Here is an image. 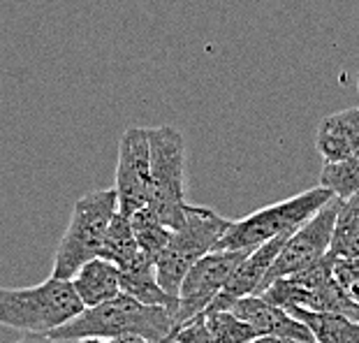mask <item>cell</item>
<instances>
[{"label":"cell","instance_id":"16","mask_svg":"<svg viewBox=\"0 0 359 343\" xmlns=\"http://www.w3.org/2000/svg\"><path fill=\"white\" fill-rule=\"evenodd\" d=\"M130 225H133L137 246H140L142 253L156 264L158 257L163 255V250L167 248V243H170L172 230L156 216V211L151 209L149 204L130 216Z\"/></svg>","mask_w":359,"mask_h":343},{"label":"cell","instance_id":"17","mask_svg":"<svg viewBox=\"0 0 359 343\" xmlns=\"http://www.w3.org/2000/svg\"><path fill=\"white\" fill-rule=\"evenodd\" d=\"M330 253L336 257H359V193L339 202Z\"/></svg>","mask_w":359,"mask_h":343},{"label":"cell","instance_id":"14","mask_svg":"<svg viewBox=\"0 0 359 343\" xmlns=\"http://www.w3.org/2000/svg\"><path fill=\"white\" fill-rule=\"evenodd\" d=\"M121 290L144 304H151V307H167V309H172L174 314L179 311V300L167 295L163 288H160L158 276H156V264L144 253L137 257L133 264L121 269Z\"/></svg>","mask_w":359,"mask_h":343},{"label":"cell","instance_id":"3","mask_svg":"<svg viewBox=\"0 0 359 343\" xmlns=\"http://www.w3.org/2000/svg\"><path fill=\"white\" fill-rule=\"evenodd\" d=\"M116 211V188L93 190V193L79 197L72 209L70 225H67L63 239L58 243L56 257H53V278L72 281L83 264L100 257L107 232H109Z\"/></svg>","mask_w":359,"mask_h":343},{"label":"cell","instance_id":"24","mask_svg":"<svg viewBox=\"0 0 359 343\" xmlns=\"http://www.w3.org/2000/svg\"><path fill=\"white\" fill-rule=\"evenodd\" d=\"M111 343H151L149 339L140 337V334H121L116 339H109Z\"/></svg>","mask_w":359,"mask_h":343},{"label":"cell","instance_id":"21","mask_svg":"<svg viewBox=\"0 0 359 343\" xmlns=\"http://www.w3.org/2000/svg\"><path fill=\"white\" fill-rule=\"evenodd\" d=\"M334 281L339 283L343 295L359 307V257H336Z\"/></svg>","mask_w":359,"mask_h":343},{"label":"cell","instance_id":"4","mask_svg":"<svg viewBox=\"0 0 359 343\" xmlns=\"http://www.w3.org/2000/svg\"><path fill=\"white\" fill-rule=\"evenodd\" d=\"M332 200H336L332 190L316 186L299 195L287 197V200L257 209L248 213L246 218L232 220L230 230L218 241L216 250H255L257 246L280 237V234L299 230Z\"/></svg>","mask_w":359,"mask_h":343},{"label":"cell","instance_id":"10","mask_svg":"<svg viewBox=\"0 0 359 343\" xmlns=\"http://www.w3.org/2000/svg\"><path fill=\"white\" fill-rule=\"evenodd\" d=\"M292 232H285L280 237L271 239L257 246L255 250L243 257V262L236 267V271L232 274V278L227 281V285L223 288V292L216 297V302L206 309V314H213V311H230L232 307L243 297H250L257 292V288L262 285V281L269 274L271 264L276 262L278 253L285 246V241L290 239Z\"/></svg>","mask_w":359,"mask_h":343},{"label":"cell","instance_id":"12","mask_svg":"<svg viewBox=\"0 0 359 343\" xmlns=\"http://www.w3.org/2000/svg\"><path fill=\"white\" fill-rule=\"evenodd\" d=\"M316 149L325 163H336L359 151V107L330 114L320 121Z\"/></svg>","mask_w":359,"mask_h":343},{"label":"cell","instance_id":"1","mask_svg":"<svg viewBox=\"0 0 359 343\" xmlns=\"http://www.w3.org/2000/svg\"><path fill=\"white\" fill-rule=\"evenodd\" d=\"M121 334H140L151 343H172L177 337V314L167 307H151L126 292L97 307L83 309L70 323L49 332L53 341L63 339H116Z\"/></svg>","mask_w":359,"mask_h":343},{"label":"cell","instance_id":"22","mask_svg":"<svg viewBox=\"0 0 359 343\" xmlns=\"http://www.w3.org/2000/svg\"><path fill=\"white\" fill-rule=\"evenodd\" d=\"M174 341L177 343H218L216 337L211 334L209 325H206L204 316H197L195 320H188L186 325H181Z\"/></svg>","mask_w":359,"mask_h":343},{"label":"cell","instance_id":"8","mask_svg":"<svg viewBox=\"0 0 359 343\" xmlns=\"http://www.w3.org/2000/svg\"><path fill=\"white\" fill-rule=\"evenodd\" d=\"M250 250H213L202 257L193 269L186 274L179 290V311H177V332L188 320L204 316L206 309L223 292L227 281L232 278L236 267L243 262Z\"/></svg>","mask_w":359,"mask_h":343},{"label":"cell","instance_id":"9","mask_svg":"<svg viewBox=\"0 0 359 343\" xmlns=\"http://www.w3.org/2000/svg\"><path fill=\"white\" fill-rule=\"evenodd\" d=\"M118 211L133 216L149 204L151 195V142L149 128H128L118 142L116 163Z\"/></svg>","mask_w":359,"mask_h":343},{"label":"cell","instance_id":"15","mask_svg":"<svg viewBox=\"0 0 359 343\" xmlns=\"http://www.w3.org/2000/svg\"><path fill=\"white\" fill-rule=\"evenodd\" d=\"M297 320H302L316 337V343H359V320L341 314H323L309 309H285Z\"/></svg>","mask_w":359,"mask_h":343},{"label":"cell","instance_id":"6","mask_svg":"<svg viewBox=\"0 0 359 343\" xmlns=\"http://www.w3.org/2000/svg\"><path fill=\"white\" fill-rule=\"evenodd\" d=\"M151 142V195L149 207L170 227L179 230L186 223L183 172H186V142L172 126L149 128Z\"/></svg>","mask_w":359,"mask_h":343},{"label":"cell","instance_id":"26","mask_svg":"<svg viewBox=\"0 0 359 343\" xmlns=\"http://www.w3.org/2000/svg\"><path fill=\"white\" fill-rule=\"evenodd\" d=\"M77 343H111L109 339H100V337H86V339H79Z\"/></svg>","mask_w":359,"mask_h":343},{"label":"cell","instance_id":"13","mask_svg":"<svg viewBox=\"0 0 359 343\" xmlns=\"http://www.w3.org/2000/svg\"><path fill=\"white\" fill-rule=\"evenodd\" d=\"M72 285L86 309L97 307V304L114 300L116 295L123 292L121 290V269L104 257H95V260L83 264L74 274Z\"/></svg>","mask_w":359,"mask_h":343},{"label":"cell","instance_id":"20","mask_svg":"<svg viewBox=\"0 0 359 343\" xmlns=\"http://www.w3.org/2000/svg\"><path fill=\"white\" fill-rule=\"evenodd\" d=\"M204 318L218 343H250L257 339L253 327L232 311H213V314H204Z\"/></svg>","mask_w":359,"mask_h":343},{"label":"cell","instance_id":"5","mask_svg":"<svg viewBox=\"0 0 359 343\" xmlns=\"http://www.w3.org/2000/svg\"><path fill=\"white\" fill-rule=\"evenodd\" d=\"M230 225L232 220L223 218L209 207L186 204V223L179 230H172L170 243L156 262V276L160 288L179 300V290L186 274L202 257L216 250L218 241L225 237Z\"/></svg>","mask_w":359,"mask_h":343},{"label":"cell","instance_id":"18","mask_svg":"<svg viewBox=\"0 0 359 343\" xmlns=\"http://www.w3.org/2000/svg\"><path fill=\"white\" fill-rule=\"evenodd\" d=\"M140 255H142V250H140V246H137L130 218L123 216L121 211H116V216H114L111 225H109V232H107L100 257L114 262L118 269H123V267L133 264Z\"/></svg>","mask_w":359,"mask_h":343},{"label":"cell","instance_id":"25","mask_svg":"<svg viewBox=\"0 0 359 343\" xmlns=\"http://www.w3.org/2000/svg\"><path fill=\"white\" fill-rule=\"evenodd\" d=\"M250 343H302V341H294V339H283V337H257Z\"/></svg>","mask_w":359,"mask_h":343},{"label":"cell","instance_id":"7","mask_svg":"<svg viewBox=\"0 0 359 343\" xmlns=\"http://www.w3.org/2000/svg\"><path fill=\"white\" fill-rule=\"evenodd\" d=\"M339 202L341 200L336 197L325 209H320L309 223H304L299 230H294L290 234V239L285 241V246H283V250L278 253L276 262L271 264V269L266 274V278L262 281V285L257 288L255 297L262 295L273 281L309 269V267L320 262L330 253L336 213H339Z\"/></svg>","mask_w":359,"mask_h":343},{"label":"cell","instance_id":"27","mask_svg":"<svg viewBox=\"0 0 359 343\" xmlns=\"http://www.w3.org/2000/svg\"><path fill=\"white\" fill-rule=\"evenodd\" d=\"M357 90H359V77H357Z\"/></svg>","mask_w":359,"mask_h":343},{"label":"cell","instance_id":"19","mask_svg":"<svg viewBox=\"0 0 359 343\" xmlns=\"http://www.w3.org/2000/svg\"><path fill=\"white\" fill-rule=\"evenodd\" d=\"M320 186L332 190L339 200H348L359 193V151L343 160H336V163H325L323 174H320Z\"/></svg>","mask_w":359,"mask_h":343},{"label":"cell","instance_id":"2","mask_svg":"<svg viewBox=\"0 0 359 343\" xmlns=\"http://www.w3.org/2000/svg\"><path fill=\"white\" fill-rule=\"evenodd\" d=\"M83 309L72 281L51 276L35 288H0V325L28 334H49Z\"/></svg>","mask_w":359,"mask_h":343},{"label":"cell","instance_id":"11","mask_svg":"<svg viewBox=\"0 0 359 343\" xmlns=\"http://www.w3.org/2000/svg\"><path fill=\"white\" fill-rule=\"evenodd\" d=\"M241 320L253 327L257 337H283V339H294L302 343H316V337L302 320H297L290 311L276 304L264 302L262 297H243L230 309Z\"/></svg>","mask_w":359,"mask_h":343},{"label":"cell","instance_id":"23","mask_svg":"<svg viewBox=\"0 0 359 343\" xmlns=\"http://www.w3.org/2000/svg\"><path fill=\"white\" fill-rule=\"evenodd\" d=\"M14 343H58V341H53L49 334H24L21 339H17Z\"/></svg>","mask_w":359,"mask_h":343}]
</instances>
